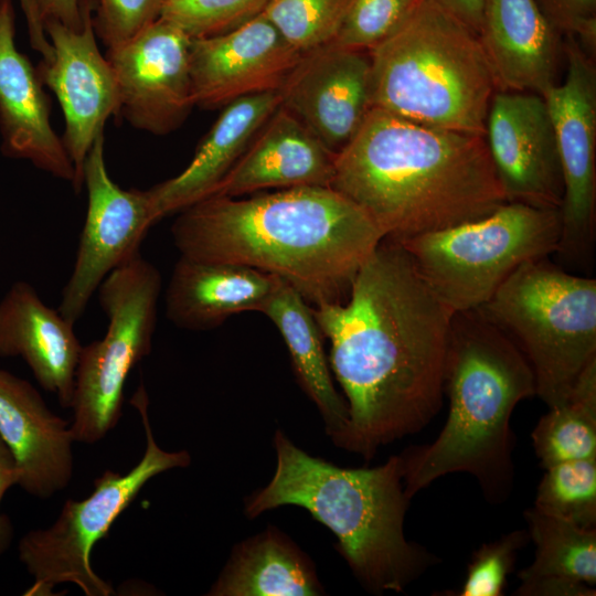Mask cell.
<instances>
[{"label": "cell", "instance_id": "cell-32", "mask_svg": "<svg viewBox=\"0 0 596 596\" xmlns=\"http://www.w3.org/2000/svg\"><path fill=\"white\" fill-rule=\"evenodd\" d=\"M422 0H352L331 42L370 51L389 36Z\"/></svg>", "mask_w": 596, "mask_h": 596}, {"label": "cell", "instance_id": "cell-9", "mask_svg": "<svg viewBox=\"0 0 596 596\" xmlns=\"http://www.w3.org/2000/svg\"><path fill=\"white\" fill-rule=\"evenodd\" d=\"M141 417L146 448L140 461L127 473L105 470L94 480V489L83 500L68 499L49 528L26 532L18 543L19 560L33 577L25 596L55 595V586L71 583L86 596H109L111 584L93 570L92 551L109 532L116 519L130 505L142 487L155 476L185 468L187 450L166 451L152 435L148 396L142 385L130 400Z\"/></svg>", "mask_w": 596, "mask_h": 596}, {"label": "cell", "instance_id": "cell-16", "mask_svg": "<svg viewBox=\"0 0 596 596\" xmlns=\"http://www.w3.org/2000/svg\"><path fill=\"white\" fill-rule=\"evenodd\" d=\"M279 93L281 106L337 153L371 109L369 52L333 43L305 52Z\"/></svg>", "mask_w": 596, "mask_h": 596}, {"label": "cell", "instance_id": "cell-30", "mask_svg": "<svg viewBox=\"0 0 596 596\" xmlns=\"http://www.w3.org/2000/svg\"><path fill=\"white\" fill-rule=\"evenodd\" d=\"M352 0H270L264 14L301 53L331 43Z\"/></svg>", "mask_w": 596, "mask_h": 596}, {"label": "cell", "instance_id": "cell-19", "mask_svg": "<svg viewBox=\"0 0 596 596\" xmlns=\"http://www.w3.org/2000/svg\"><path fill=\"white\" fill-rule=\"evenodd\" d=\"M0 438L20 470L18 486L47 499L73 476L71 425L45 404L26 380L0 368Z\"/></svg>", "mask_w": 596, "mask_h": 596}, {"label": "cell", "instance_id": "cell-22", "mask_svg": "<svg viewBox=\"0 0 596 596\" xmlns=\"http://www.w3.org/2000/svg\"><path fill=\"white\" fill-rule=\"evenodd\" d=\"M334 157L280 105L211 196L237 198L267 189L330 187Z\"/></svg>", "mask_w": 596, "mask_h": 596}, {"label": "cell", "instance_id": "cell-21", "mask_svg": "<svg viewBox=\"0 0 596 596\" xmlns=\"http://www.w3.org/2000/svg\"><path fill=\"white\" fill-rule=\"evenodd\" d=\"M81 344L74 323L18 280L0 300V358L20 356L39 385L71 408Z\"/></svg>", "mask_w": 596, "mask_h": 596}, {"label": "cell", "instance_id": "cell-8", "mask_svg": "<svg viewBox=\"0 0 596 596\" xmlns=\"http://www.w3.org/2000/svg\"><path fill=\"white\" fill-rule=\"evenodd\" d=\"M560 240V210L505 202L481 219L396 242L444 304L460 312L482 307L524 263L557 253Z\"/></svg>", "mask_w": 596, "mask_h": 596}, {"label": "cell", "instance_id": "cell-18", "mask_svg": "<svg viewBox=\"0 0 596 596\" xmlns=\"http://www.w3.org/2000/svg\"><path fill=\"white\" fill-rule=\"evenodd\" d=\"M12 0L0 1V132L4 156L30 161L74 183L72 160L51 125L50 106L38 70L14 41Z\"/></svg>", "mask_w": 596, "mask_h": 596}, {"label": "cell", "instance_id": "cell-11", "mask_svg": "<svg viewBox=\"0 0 596 596\" xmlns=\"http://www.w3.org/2000/svg\"><path fill=\"white\" fill-rule=\"evenodd\" d=\"M562 53L566 75L542 96L553 125L563 177L558 254L583 258L592 249L596 219V67L571 35Z\"/></svg>", "mask_w": 596, "mask_h": 596}, {"label": "cell", "instance_id": "cell-29", "mask_svg": "<svg viewBox=\"0 0 596 596\" xmlns=\"http://www.w3.org/2000/svg\"><path fill=\"white\" fill-rule=\"evenodd\" d=\"M534 509L584 529L596 525V458L564 461L545 468Z\"/></svg>", "mask_w": 596, "mask_h": 596}, {"label": "cell", "instance_id": "cell-17", "mask_svg": "<svg viewBox=\"0 0 596 596\" xmlns=\"http://www.w3.org/2000/svg\"><path fill=\"white\" fill-rule=\"evenodd\" d=\"M301 54L264 12L226 33L191 39L194 105L223 108L244 96L279 91Z\"/></svg>", "mask_w": 596, "mask_h": 596}, {"label": "cell", "instance_id": "cell-7", "mask_svg": "<svg viewBox=\"0 0 596 596\" xmlns=\"http://www.w3.org/2000/svg\"><path fill=\"white\" fill-rule=\"evenodd\" d=\"M478 309L526 358L535 395L549 407L596 360V279L566 273L547 257L521 265Z\"/></svg>", "mask_w": 596, "mask_h": 596}, {"label": "cell", "instance_id": "cell-33", "mask_svg": "<svg viewBox=\"0 0 596 596\" xmlns=\"http://www.w3.org/2000/svg\"><path fill=\"white\" fill-rule=\"evenodd\" d=\"M529 539L523 530H515L500 539L481 545L472 554L465 581L456 592L444 593L456 596H501L507 578L514 566L518 551Z\"/></svg>", "mask_w": 596, "mask_h": 596}, {"label": "cell", "instance_id": "cell-25", "mask_svg": "<svg viewBox=\"0 0 596 596\" xmlns=\"http://www.w3.org/2000/svg\"><path fill=\"white\" fill-rule=\"evenodd\" d=\"M528 534L535 544L531 565L519 572L518 596H594L596 528L584 529L530 508Z\"/></svg>", "mask_w": 596, "mask_h": 596}, {"label": "cell", "instance_id": "cell-34", "mask_svg": "<svg viewBox=\"0 0 596 596\" xmlns=\"http://www.w3.org/2000/svg\"><path fill=\"white\" fill-rule=\"evenodd\" d=\"M167 0H89L95 33L107 49L116 46L160 18Z\"/></svg>", "mask_w": 596, "mask_h": 596}, {"label": "cell", "instance_id": "cell-5", "mask_svg": "<svg viewBox=\"0 0 596 596\" xmlns=\"http://www.w3.org/2000/svg\"><path fill=\"white\" fill-rule=\"evenodd\" d=\"M276 468L270 481L245 500L254 519L283 505L306 509L337 538V550L371 593L403 592L435 556L407 541L409 498L400 455L373 468H345L311 456L283 430L274 435Z\"/></svg>", "mask_w": 596, "mask_h": 596}, {"label": "cell", "instance_id": "cell-12", "mask_svg": "<svg viewBox=\"0 0 596 596\" xmlns=\"http://www.w3.org/2000/svg\"><path fill=\"white\" fill-rule=\"evenodd\" d=\"M87 212L60 312L72 323L83 316L102 281L139 253L149 228L160 220L149 190H125L110 178L104 134L91 147L83 168Z\"/></svg>", "mask_w": 596, "mask_h": 596}, {"label": "cell", "instance_id": "cell-36", "mask_svg": "<svg viewBox=\"0 0 596 596\" xmlns=\"http://www.w3.org/2000/svg\"><path fill=\"white\" fill-rule=\"evenodd\" d=\"M19 480L20 470L9 448L0 438V558L10 547L14 535L10 518L1 511V502L6 492L18 486Z\"/></svg>", "mask_w": 596, "mask_h": 596}, {"label": "cell", "instance_id": "cell-28", "mask_svg": "<svg viewBox=\"0 0 596 596\" xmlns=\"http://www.w3.org/2000/svg\"><path fill=\"white\" fill-rule=\"evenodd\" d=\"M531 437L544 468L596 458V360L584 369L567 397L540 418Z\"/></svg>", "mask_w": 596, "mask_h": 596}, {"label": "cell", "instance_id": "cell-40", "mask_svg": "<svg viewBox=\"0 0 596 596\" xmlns=\"http://www.w3.org/2000/svg\"><path fill=\"white\" fill-rule=\"evenodd\" d=\"M1 1V0H0Z\"/></svg>", "mask_w": 596, "mask_h": 596}, {"label": "cell", "instance_id": "cell-23", "mask_svg": "<svg viewBox=\"0 0 596 596\" xmlns=\"http://www.w3.org/2000/svg\"><path fill=\"white\" fill-rule=\"evenodd\" d=\"M281 105L279 91L241 97L226 106L175 177L149 189L160 219L213 193L256 132Z\"/></svg>", "mask_w": 596, "mask_h": 596}, {"label": "cell", "instance_id": "cell-38", "mask_svg": "<svg viewBox=\"0 0 596 596\" xmlns=\"http://www.w3.org/2000/svg\"><path fill=\"white\" fill-rule=\"evenodd\" d=\"M23 9L32 47L39 52L44 61L52 57V45L46 36L43 22L38 11L35 0H19Z\"/></svg>", "mask_w": 596, "mask_h": 596}, {"label": "cell", "instance_id": "cell-27", "mask_svg": "<svg viewBox=\"0 0 596 596\" xmlns=\"http://www.w3.org/2000/svg\"><path fill=\"white\" fill-rule=\"evenodd\" d=\"M315 565L274 526L237 544L210 596L322 595Z\"/></svg>", "mask_w": 596, "mask_h": 596}, {"label": "cell", "instance_id": "cell-3", "mask_svg": "<svg viewBox=\"0 0 596 596\" xmlns=\"http://www.w3.org/2000/svg\"><path fill=\"white\" fill-rule=\"evenodd\" d=\"M330 188L394 241L481 219L507 202L485 135L374 107L336 153Z\"/></svg>", "mask_w": 596, "mask_h": 596}, {"label": "cell", "instance_id": "cell-39", "mask_svg": "<svg viewBox=\"0 0 596 596\" xmlns=\"http://www.w3.org/2000/svg\"><path fill=\"white\" fill-rule=\"evenodd\" d=\"M456 17L477 34L480 29L483 0H430Z\"/></svg>", "mask_w": 596, "mask_h": 596}, {"label": "cell", "instance_id": "cell-10", "mask_svg": "<svg viewBox=\"0 0 596 596\" xmlns=\"http://www.w3.org/2000/svg\"><path fill=\"white\" fill-rule=\"evenodd\" d=\"M160 292L159 270L140 254L99 285L108 324L100 340L81 351L71 405L75 441L95 444L119 422L126 380L152 348Z\"/></svg>", "mask_w": 596, "mask_h": 596}, {"label": "cell", "instance_id": "cell-2", "mask_svg": "<svg viewBox=\"0 0 596 596\" xmlns=\"http://www.w3.org/2000/svg\"><path fill=\"white\" fill-rule=\"evenodd\" d=\"M171 236L180 256L275 275L312 308L344 302L384 240L363 210L330 187L210 196L178 212Z\"/></svg>", "mask_w": 596, "mask_h": 596}, {"label": "cell", "instance_id": "cell-13", "mask_svg": "<svg viewBox=\"0 0 596 596\" xmlns=\"http://www.w3.org/2000/svg\"><path fill=\"white\" fill-rule=\"evenodd\" d=\"M191 38L159 18L107 49L119 94V114L136 129L167 135L195 106L190 74Z\"/></svg>", "mask_w": 596, "mask_h": 596}, {"label": "cell", "instance_id": "cell-35", "mask_svg": "<svg viewBox=\"0 0 596 596\" xmlns=\"http://www.w3.org/2000/svg\"><path fill=\"white\" fill-rule=\"evenodd\" d=\"M552 25L574 36L586 52L595 53L596 0H536Z\"/></svg>", "mask_w": 596, "mask_h": 596}, {"label": "cell", "instance_id": "cell-20", "mask_svg": "<svg viewBox=\"0 0 596 596\" xmlns=\"http://www.w3.org/2000/svg\"><path fill=\"white\" fill-rule=\"evenodd\" d=\"M478 38L497 91L543 95L556 83L563 42L536 0H483Z\"/></svg>", "mask_w": 596, "mask_h": 596}, {"label": "cell", "instance_id": "cell-1", "mask_svg": "<svg viewBox=\"0 0 596 596\" xmlns=\"http://www.w3.org/2000/svg\"><path fill=\"white\" fill-rule=\"evenodd\" d=\"M312 311L349 409L345 428L332 440L337 447L370 460L435 417L455 312L400 243L384 238L360 267L347 300Z\"/></svg>", "mask_w": 596, "mask_h": 596}, {"label": "cell", "instance_id": "cell-14", "mask_svg": "<svg viewBox=\"0 0 596 596\" xmlns=\"http://www.w3.org/2000/svg\"><path fill=\"white\" fill-rule=\"evenodd\" d=\"M83 26L57 21L44 23L52 57L42 61L39 75L55 94L64 116L63 145L75 170L73 189L83 188V168L95 139L110 116L119 114V94L111 66L96 41L89 0H81Z\"/></svg>", "mask_w": 596, "mask_h": 596}, {"label": "cell", "instance_id": "cell-15", "mask_svg": "<svg viewBox=\"0 0 596 596\" xmlns=\"http://www.w3.org/2000/svg\"><path fill=\"white\" fill-rule=\"evenodd\" d=\"M485 139L507 202L560 210L564 185L545 99L530 92L496 91Z\"/></svg>", "mask_w": 596, "mask_h": 596}, {"label": "cell", "instance_id": "cell-6", "mask_svg": "<svg viewBox=\"0 0 596 596\" xmlns=\"http://www.w3.org/2000/svg\"><path fill=\"white\" fill-rule=\"evenodd\" d=\"M369 52L371 108L485 135L496 81L478 34L430 0Z\"/></svg>", "mask_w": 596, "mask_h": 596}, {"label": "cell", "instance_id": "cell-31", "mask_svg": "<svg viewBox=\"0 0 596 596\" xmlns=\"http://www.w3.org/2000/svg\"><path fill=\"white\" fill-rule=\"evenodd\" d=\"M270 0H167L160 18L191 39L232 31L263 13Z\"/></svg>", "mask_w": 596, "mask_h": 596}, {"label": "cell", "instance_id": "cell-4", "mask_svg": "<svg viewBox=\"0 0 596 596\" xmlns=\"http://www.w3.org/2000/svg\"><path fill=\"white\" fill-rule=\"evenodd\" d=\"M446 423L430 444L400 456L405 494L448 473L473 476L485 496L501 501L513 480L510 419L535 395L533 371L513 340L480 309L455 312L445 365Z\"/></svg>", "mask_w": 596, "mask_h": 596}, {"label": "cell", "instance_id": "cell-26", "mask_svg": "<svg viewBox=\"0 0 596 596\" xmlns=\"http://www.w3.org/2000/svg\"><path fill=\"white\" fill-rule=\"evenodd\" d=\"M260 312L281 334L299 386L318 407L327 435L336 439L348 424L349 409L334 387L312 307L281 279Z\"/></svg>", "mask_w": 596, "mask_h": 596}, {"label": "cell", "instance_id": "cell-37", "mask_svg": "<svg viewBox=\"0 0 596 596\" xmlns=\"http://www.w3.org/2000/svg\"><path fill=\"white\" fill-rule=\"evenodd\" d=\"M43 25L47 21H57L71 29L83 26L81 0H35Z\"/></svg>", "mask_w": 596, "mask_h": 596}, {"label": "cell", "instance_id": "cell-24", "mask_svg": "<svg viewBox=\"0 0 596 596\" xmlns=\"http://www.w3.org/2000/svg\"><path fill=\"white\" fill-rule=\"evenodd\" d=\"M280 281L248 266L180 256L166 290L167 318L182 329L210 330L236 313L260 312Z\"/></svg>", "mask_w": 596, "mask_h": 596}]
</instances>
